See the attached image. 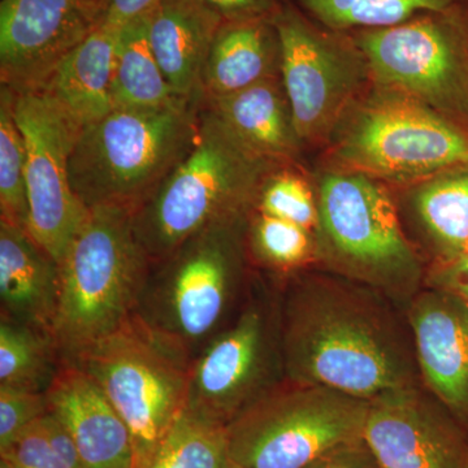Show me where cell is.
Returning <instances> with one entry per match:
<instances>
[{
    "instance_id": "cell-33",
    "label": "cell",
    "mask_w": 468,
    "mask_h": 468,
    "mask_svg": "<svg viewBox=\"0 0 468 468\" xmlns=\"http://www.w3.org/2000/svg\"><path fill=\"white\" fill-rule=\"evenodd\" d=\"M432 285L468 304V252L440 261L433 271Z\"/></svg>"
},
{
    "instance_id": "cell-10",
    "label": "cell",
    "mask_w": 468,
    "mask_h": 468,
    "mask_svg": "<svg viewBox=\"0 0 468 468\" xmlns=\"http://www.w3.org/2000/svg\"><path fill=\"white\" fill-rule=\"evenodd\" d=\"M284 380L280 301L248 295L190 366L186 408L228 426Z\"/></svg>"
},
{
    "instance_id": "cell-30",
    "label": "cell",
    "mask_w": 468,
    "mask_h": 468,
    "mask_svg": "<svg viewBox=\"0 0 468 468\" xmlns=\"http://www.w3.org/2000/svg\"><path fill=\"white\" fill-rule=\"evenodd\" d=\"M249 239L254 257L277 271L301 266L311 252L309 230L258 211L249 226Z\"/></svg>"
},
{
    "instance_id": "cell-7",
    "label": "cell",
    "mask_w": 468,
    "mask_h": 468,
    "mask_svg": "<svg viewBox=\"0 0 468 468\" xmlns=\"http://www.w3.org/2000/svg\"><path fill=\"white\" fill-rule=\"evenodd\" d=\"M335 156L359 174L427 180L468 163V129L409 95L383 88L351 117Z\"/></svg>"
},
{
    "instance_id": "cell-9",
    "label": "cell",
    "mask_w": 468,
    "mask_h": 468,
    "mask_svg": "<svg viewBox=\"0 0 468 468\" xmlns=\"http://www.w3.org/2000/svg\"><path fill=\"white\" fill-rule=\"evenodd\" d=\"M69 363L94 378L125 421L133 440L134 468L140 467L186 406L190 366L133 319Z\"/></svg>"
},
{
    "instance_id": "cell-22",
    "label": "cell",
    "mask_w": 468,
    "mask_h": 468,
    "mask_svg": "<svg viewBox=\"0 0 468 468\" xmlns=\"http://www.w3.org/2000/svg\"><path fill=\"white\" fill-rule=\"evenodd\" d=\"M207 109L255 155L273 163L297 150L298 138L284 86L273 79L224 97L206 100Z\"/></svg>"
},
{
    "instance_id": "cell-8",
    "label": "cell",
    "mask_w": 468,
    "mask_h": 468,
    "mask_svg": "<svg viewBox=\"0 0 468 468\" xmlns=\"http://www.w3.org/2000/svg\"><path fill=\"white\" fill-rule=\"evenodd\" d=\"M356 48L383 88L402 92L468 129V12H428L363 30Z\"/></svg>"
},
{
    "instance_id": "cell-18",
    "label": "cell",
    "mask_w": 468,
    "mask_h": 468,
    "mask_svg": "<svg viewBox=\"0 0 468 468\" xmlns=\"http://www.w3.org/2000/svg\"><path fill=\"white\" fill-rule=\"evenodd\" d=\"M224 18L203 0H162L147 15L154 54L177 97L203 103V72Z\"/></svg>"
},
{
    "instance_id": "cell-37",
    "label": "cell",
    "mask_w": 468,
    "mask_h": 468,
    "mask_svg": "<svg viewBox=\"0 0 468 468\" xmlns=\"http://www.w3.org/2000/svg\"><path fill=\"white\" fill-rule=\"evenodd\" d=\"M0 468H9L8 464L5 461L0 460Z\"/></svg>"
},
{
    "instance_id": "cell-34",
    "label": "cell",
    "mask_w": 468,
    "mask_h": 468,
    "mask_svg": "<svg viewBox=\"0 0 468 468\" xmlns=\"http://www.w3.org/2000/svg\"><path fill=\"white\" fill-rule=\"evenodd\" d=\"M215 9L224 21L250 20L268 17L279 0H203Z\"/></svg>"
},
{
    "instance_id": "cell-3",
    "label": "cell",
    "mask_w": 468,
    "mask_h": 468,
    "mask_svg": "<svg viewBox=\"0 0 468 468\" xmlns=\"http://www.w3.org/2000/svg\"><path fill=\"white\" fill-rule=\"evenodd\" d=\"M60 266L52 335L64 362L133 319L151 260L134 232L133 211L89 209Z\"/></svg>"
},
{
    "instance_id": "cell-26",
    "label": "cell",
    "mask_w": 468,
    "mask_h": 468,
    "mask_svg": "<svg viewBox=\"0 0 468 468\" xmlns=\"http://www.w3.org/2000/svg\"><path fill=\"white\" fill-rule=\"evenodd\" d=\"M61 365L54 335L0 316V387L46 393Z\"/></svg>"
},
{
    "instance_id": "cell-16",
    "label": "cell",
    "mask_w": 468,
    "mask_h": 468,
    "mask_svg": "<svg viewBox=\"0 0 468 468\" xmlns=\"http://www.w3.org/2000/svg\"><path fill=\"white\" fill-rule=\"evenodd\" d=\"M46 397L48 412L69 433L84 468H134L125 421L84 369L63 360Z\"/></svg>"
},
{
    "instance_id": "cell-1",
    "label": "cell",
    "mask_w": 468,
    "mask_h": 468,
    "mask_svg": "<svg viewBox=\"0 0 468 468\" xmlns=\"http://www.w3.org/2000/svg\"><path fill=\"white\" fill-rule=\"evenodd\" d=\"M286 380L372 399L412 387V366L393 329L356 295L302 282L280 300Z\"/></svg>"
},
{
    "instance_id": "cell-20",
    "label": "cell",
    "mask_w": 468,
    "mask_h": 468,
    "mask_svg": "<svg viewBox=\"0 0 468 468\" xmlns=\"http://www.w3.org/2000/svg\"><path fill=\"white\" fill-rule=\"evenodd\" d=\"M120 29L104 20L58 61L39 86L57 98L82 128L115 110L112 89Z\"/></svg>"
},
{
    "instance_id": "cell-11",
    "label": "cell",
    "mask_w": 468,
    "mask_h": 468,
    "mask_svg": "<svg viewBox=\"0 0 468 468\" xmlns=\"http://www.w3.org/2000/svg\"><path fill=\"white\" fill-rule=\"evenodd\" d=\"M14 111L27 150V232L60 264L89 212L69 177L82 125L39 88L14 91Z\"/></svg>"
},
{
    "instance_id": "cell-29",
    "label": "cell",
    "mask_w": 468,
    "mask_h": 468,
    "mask_svg": "<svg viewBox=\"0 0 468 468\" xmlns=\"http://www.w3.org/2000/svg\"><path fill=\"white\" fill-rule=\"evenodd\" d=\"M9 468H84L73 440L48 412L0 451Z\"/></svg>"
},
{
    "instance_id": "cell-38",
    "label": "cell",
    "mask_w": 468,
    "mask_h": 468,
    "mask_svg": "<svg viewBox=\"0 0 468 468\" xmlns=\"http://www.w3.org/2000/svg\"><path fill=\"white\" fill-rule=\"evenodd\" d=\"M464 252H468V245H467V248H466V251H464Z\"/></svg>"
},
{
    "instance_id": "cell-17",
    "label": "cell",
    "mask_w": 468,
    "mask_h": 468,
    "mask_svg": "<svg viewBox=\"0 0 468 468\" xmlns=\"http://www.w3.org/2000/svg\"><path fill=\"white\" fill-rule=\"evenodd\" d=\"M424 380L458 420L468 423V304L451 292H424L411 309Z\"/></svg>"
},
{
    "instance_id": "cell-25",
    "label": "cell",
    "mask_w": 468,
    "mask_h": 468,
    "mask_svg": "<svg viewBox=\"0 0 468 468\" xmlns=\"http://www.w3.org/2000/svg\"><path fill=\"white\" fill-rule=\"evenodd\" d=\"M138 468H229L228 426L185 406Z\"/></svg>"
},
{
    "instance_id": "cell-5",
    "label": "cell",
    "mask_w": 468,
    "mask_h": 468,
    "mask_svg": "<svg viewBox=\"0 0 468 468\" xmlns=\"http://www.w3.org/2000/svg\"><path fill=\"white\" fill-rule=\"evenodd\" d=\"M201 106L183 101L163 109H115L84 126L69 160L82 205L140 207L193 146Z\"/></svg>"
},
{
    "instance_id": "cell-6",
    "label": "cell",
    "mask_w": 468,
    "mask_h": 468,
    "mask_svg": "<svg viewBox=\"0 0 468 468\" xmlns=\"http://www.w3.org/2000/svg\"><path fill=\"white\" fill-rule=\"evenodd\" d=\"M369 401L285 378L228 424L229 468H307L362 442Z\"/></svg>"
},
{
    "instance_id": "cell-2",
    "label": "cell",
    "mask_w": 468,
    "mask_h": 468,
    "mask_svg": "<svg viewBox=\"0 0 468 468\" xmlns=\"http://www.w3.org/2000/svg\"><path fill=\"white\" fill-rule=\"evenodd\" d=\"M246 218L212 224L151 263L133 320L189 366L248 297Z\"/></svg>"
},
{
    "instance_id": "cell-21",
    "label": "cell",
    "mask_w": 468,
    "mask_h": 468,
    "mask_svg": "<svg viewBox=\"0 0 468 468\" xmlns=\"http://www.w3.org/2000/svg\"><path fill=\"white\" fill-rule=\"evenodd\" d=\"M276 66L280 67V42L273 20L224 21L203 72V97H224L273 79Z\"/></svg>"
},
{
    "instance_id": "cell-19",
    "label": "cell",
    "mask_w": 468,
    "mask_h": 468,
    "mask_svg": "<svg viewBox=\"0 0 468 468\" xmlns=\"http://www.w3.org/2000/svg\"><path fill=\"white\" fill-rule=\"evenodd\" d=\"M60 266L27 228L0 220V316L52 335Z\"/></svg>"
},
{
    "instance_id": "cell-4",
    "label": "cell",
    "mask_w": 468,
    "mask_h": 468,
    "mask_svg": "<svg viewBox=\"0 0 468 468\" xmlns=\"http://www.w3.org/2000/svg\"><path fill=\"white\" fill-rule=\"evenodd\" d=\"M270 165L246 149L211 110H202L193 146L133 211L134 232L151 263L212 224L248 214Z\"/></svg>"
},
{
    "instance_id": "cell-15",
    "label": "cell",
    "mask_w": 468,
    "mask_h": 468,
    "mask_svg": "<svg viewBox=\"0 0 468 468\" xmlns=\"http://www.w3.org/2000/svg\"><path fill=\"white\" fill-rule=\"evenodd\" d=\"M363 441L378 468H468L461 428L412 387L369 401Z\"/></svg>"
},
{
    "instance_id": "cell-32",
    "label": "cell",
    "mask_w": 468,
    "mask_h": 468,
    "mask_svg": "<svg viewBox=\"0 0 468 468\" xmlns=\"http://www.w3.org/2000/svg\"><path fill=\"white\" fill-rule=\"evenodd\" d=\"M48 412L46 393L0 387V451Z\"/></svg>"
},
{
    "instance_id": "cell-35",
    "label": "cell",
    "mask_w": 468,
    "mask_h": 468,
    "mask_svg": "<svg viewBox=\"0 0 468 468\" xmlns=\"http://www.w3.org/2000/svg\"><path fill=\"white\" fill-rule=\"evenodd\" d=\"M307 468H378L365 441L351 443L319 458Z\"/></svg>"
},
{
    "instance_id": "cell-31",
    "label": "cell",
    "mask_w": 468,
    "mask_h": 468,
    "mask_svg": "<svg viewBox=\"0 0 468 468\" xmlns=\"http://www.w3.org/2000/svg\"><path fill=\"white\" fill-rule=\"evenodd\" d=\"M255 203L261 214L292 221L309 232L318 223L314 194L309 185L295 175H275L264 180Z\"/></svg>"
},
{
    "instance_id": "cell-12",
    "label": "cell",
    "mask_w": 468,
    "mask_h": 468,
    "mask_svg": "<svg viewBox=\"0 0 468 468\" xmlns=\"http://www.w3.org/2000/svg\"><path fill=\"white\" fill-rule=\"evenodd\" d=\"M319 218L332 254L354 275L392 288L414 282L417 258L389 193L371 176L326 175Z\"/></svg>"
},
{
    "instance_id": "cell-14",
    "label": "cell",
    "mask_w": 468,
    "mask_h": 468,
    "mask_svg": "<svg viewBox=\"0 0 468 468\" xmlns=\"http://www.w3.org/2000/svg\"><path fill=\"white\" fill-rule=\"evenodd\" d=\"M104 17L103 0H2V85L12 91L39 88Z\"/></svg>"
},
{
    "instance_id": "cell-36",
    "label": "cell",
    "mask_w": 468,
    "mask_h": 468,
    "mask_svg": "<svg viewBox=\"0 0 468 468\" xmlns=\"http://www.w3.org/2000/svg\"><path fill=\"white\" fill-rule=\"evenodd\" d=\"M162 0H103L104 20L117 27L149 15Z\"/></svg>"
},
{
    "instance_id": "cell-24",
    "label": "cell",
    "mask_w": 468,
    "mask_h": 468,
    "mask_svg": "<svg viewBox=\"0 0 468 468\" xmlns=\"http://www.w3.org/2000/svg\"><path fill=\"white\" fill-rule=\"evenodd\" d=\"M415 207L442 260L457 257L468 245V163L427 178Z\"/></svg>"
},
{
    "instance_id": "cell-28",
    "label": "cell",
    "mask_w": 468,
    "mask_h": 468,
    "mask_svg": "<svg viewBox=\"0 0 468 468\" xmlns=\"http://www.w3.org/2000/svg\"><path fill=\"white\" fill-rule=\"evenodd\" d=\"M27 150L14 111V91L0 90V220L27 228Z\"/></svg>"
},
{
    "instance_id": "cell-27",
    "label": "cell",
    "mask_w": 468,
    "mask_h": 468,
    "mask_svg": "<svg viewBox=\"0 0 468 468\" xmlns=\"http://www.w3.org/2000/svg\"><path fill=\"white\" fill-rule=\"evenodd\" d=\"M323 26L335 30L383 29L461 5L460 0H301Z\"/></svg>"
},
{
    "instance_id": "cell-13",
    "label": "cell",
    "mask_w": 468,
    "mask_h": 468,
    "mask_svg": "<svg viewBox=\"0 0 468 468\" xmlns=\"http://www.w3.org/2000/svg\"><path fill=\"white\" fill-rule=\"evenodd\" d=\"M280 42V72L300 141L318 140L340 119L368 69L358 48L320 32L297 12L273 16Z\"/></svg>"
},
{
    "instance_id": "cell-23",
    "label": "cell",
    "mask_w": 468,
    "mask_h": 468,
    "mask_svg": "<svg viewBox=\"0 0 468 468\" xmlns=\"http://www.w3.org/2000/svg\"><path fill=\"white\" fill-rule=\"evenodd\" d=\"M112 92L115 109H163L186 101L176 95L154 54L147 15L120 29Z\"/></svg>"
}]
</instances>
